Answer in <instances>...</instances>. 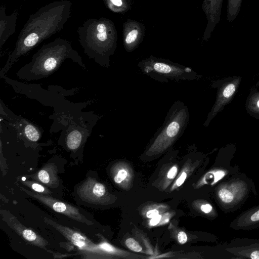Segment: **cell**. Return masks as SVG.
Returning <instances> with one entry per match:
<instances>
[{"mask_svg":"<svg viewBox=\"0 0 259 259\" xmlns=\"http://www.w3.org/2000/svg\"><path fill=\"white\" fill-rule=\"evenodd\" d=\"M69 0L55 1L31 14L20 31L15 48L1 70L2 77L21 57L42 41L62 30L71 16Z\"/></svg>","mask_w":259,"mask_h":259,"instance_id":"cell-1","label":"cell"},{"mask_svg":"<svg viewBox=\"0 0 259 259\" xmlns=\"http://www.w3.org/2000/svg\"><path fill=\"white\" fill-rule=\"evenodd\" d=\"M67 59L72 60L84 69L82 58L66 39L58 38L44 44L33 54L31 61L17 72V76L26 81L46 78L56 71Z\"/></svg>","mask_w":259,"mask_h":259,"instance_id":"cell-2","label":"cell"},{"mask_svg":"<svg viewBox=\"0 0 259 259\" xmlns=\"http://www.w3.org/2000/svg\"><path fill=\"white\" fill-rule=\"evenodd\" d=\"M79 42L89 57L100 66H109V57L115 49V35L111 22L104 18H89L77 29Z\"/></svg>","mask_w":259,"mask_h":259,"instance_id":"cell-3","label":"cell"},{"mask_svg":"<svg viewBox=\"0 0 259 259\" xmlns=\"http://www.w3.org/2000/svg\"><path fill=\"white\" fill-rule=\"evenodd\" d=\"M189 119L188 107L180 100L175 101L168 110L163 124L150 140L144 155L151 157L168 150L184 134Z\"/></svg>","mask_w":259,"mask_h":259,"instance_id":"cell-4","label":"cell"},{"mask_svg":"<svg viewBox=\"0 0 259 259\" xmlns=\"http://www.w3.org/2000/svg\"><path fill=\"white\" fill-rule=\"evenodd\" d=\"M213 193L216 203L226 214L237 211L252 195H257L252 179L240 171L218 183Z\"/></svg>","mask_w":259,"mask_h":259,"instance_id":"cell-5","label":"cell"},{"mask_svg":"<svg viewBox=\"0 0 259 259\" xmlns=\"http://www.w3.org/2000/svg\"><path fill=\"white\" fill-rule=\"evenodd\" d=\"M138 66L143 73L161 83L199 80L202 77L189 67L152 56L139 62Z\"/></svg>","mask_w":259,"mask_h":259,"instance_id":"cell-6","label":"cell"},{"mask_svg":"<svg viewBox=\"0 0 259 259\" xmlns=\"http://www.w3.org/2000/svg\"><path fill=\"white\" fill-rule=\"evenodd\" d=\"M235 147L229 146L220 151L214 165L202 177L199 185L215 187L220 182L240 171L237 165H231Z\"/></svg>","mask_w":259,"mask_h":259,"instance_id":"cell-7","label":"cell"},{"mask_svg":"<svg viewBox=\"0 0 259 259\" xmlns=\"http://www.w3.org/2000/svg\"><path fill=\"white\" fill-rule=\"evenodd\" d=\"M241 80V77L233 76L212 83V87L217 89V96L214 104L203 123L204 126L207 127L217 115L232 100Z\"/></svg>","mask_w":259,"mask_h":259,"instance_id":"cell-8","label":"cell"},{"mask_svg":"<svg viewBox=\"0 0 259 259\" xmlns=\"http://www.w3.org/2000/svg\"><path fill=\"white\" fill-rule=\"evenodd\" d=\"M21 190L28 195L38 200L40 202L48 206L55 211L88 225L93 224L91 221L85 218L79 212V209L73 205L61 201L50 196L32 192L23 188H21Z\"/></svg>","mask_w":259,"mask_h":259,"instance_id":"cell-9","label":"cell"},{"mask_svg":"<svg viewBox=\"0 0 259 259\" xmlns=\"http://www.w3.org/2000/svg\"><path fill=\"white\" fill-rule=\"evenodd\" d=\"M80 198L88 203L105 204L109 201V195L104 185L95 178L88 177L77 189Z\"/></svg>","mask_w":259,"mask_h":259,"instance_id":"cell-10","label":"cell"},{"mask_svg":"<svg viewBox=\"0 0 259 259\" xmlns=\"http://www.w3.org/2000/svg\"><path fill=\"white\" fill-rule=\"evenodd\" d=\"M0 213L2 219L24 240L34 246L48 250L46 246L49 242L37 233L23 225L9 211L2 209Z\"/></svg>","mask_w":259,"mask_h":259,"instance_id":"cell-11","label":"cell"},{"mask_svg":"<svg viewBox=\"0 0 259 259\" xmlns=\"http://www.w3.org/2000/svg\"><path fill=\"white\" fill-rule=\"evenodd\" d=\"M44 221L46 224L52 226L60 232L70 243L77 247L81 251L90 249L96 245L85 235L77 231L60 225L47 217L44 218Z\"/></svg>","mask_w":259,"mask_h":259,"instance_id":"cell-12","label":"cell"},{"mask_svg":"<svg viewBox=\"0 0 259 259\" xmlns=\"http://www.w3.org/2000/svg\"><path fill=\"white\" fill-rule=\"evenodd\" d=\"M229 227L235 230H252L259 227V205L250 208L234 219Z\"/></svg>","mask_w":259,"mask_h":259,"instance_id":"cell-13","label":"cell"},{"mask_svg":"<svg viewBox=\"0 0 259 259\" xmlns=\"http://www.w3.org/2000/svg\"><path fill=\"white\" fill-rule=\"evenodd\" d=\"M17 13L13 12L7 15L6 13V7L2 5L0 8V48L5 44L8 38L16 30Z\"/></svg>","mask_w":259,"mask_h":259,"instance_id":"cell-14","label":"cell"},{"mask_svg":"<svg viewBox=\"0 0 259 259\" xmlns=\"http://www.w3.org/2000/svg\"><path fill=\"white\" fill-rule=\"evenodd\" d=\"M29 177L51 188H56L59 185L58 168L54 163L45 164L41 169Z\"/></svg>","mask_w":259,"mask_h":259,"instance_id":"cell-15","label":"cell"},{"mask_svg":"<svg viewBox=\"0 0 259 259\" xmlns=\"http://www.w3.org/2000/svg\"><path fill=\"white\" fill-rule=\"evenodd\" d=\"M83 258H112L115 255H120L123 253L121 250L116 248L107 241H102L87 251H81Z\"/></svg>","mask_w":259,"mask_h":259,"instance_id":"cell-16","label":"cell"},{"mask_svg":"<svg viewBox=\"0 0 259 259\" xmlns=\"http://www.w3.org/2000/svg\"><path fill=\"white\" fill-rule=\"evenodd\" d=\"M226 249L230 254L236 256L234 258L259 259V243L257 242L227 247Z\"/></svg>","mask_w":259,"mask_h":259,"instance_id":"cell-17","label":"cell"},{"mask_svg":"<svg viewBox=\"0 0 259 259\" xmlns=\"http://www.w3.org/2000/svg\"><path fill=\"white\" fill-rule=\"evenodd\" d=\"M123 163H117L111 168V175L114 182L118 186L125 187L132 179V170Z\"/></svg>","mask_w":259,"mask_h":259,"instance_id":"cell-18","label":"cell"},{"mask_svg":"<svg viewBox=\"0 0 259 259\" xmlns=\"http://www.w3.org/2000/svg\"><path fill=\"white\" fill-rule=\"evenodd\" d=\"M245 108L254 118L259 119V91L252 89L246 99Z\"/></svg>","mask_w":259,"mask_h":259,"instance_id":"cell-19","label":"cell"},{"mask_svg":"<svg viewBox=\"0 0 259 259\" xmlns=\"http://www.w3.org/2000/svg\"><path fill=\"white\" fill-rule=\"evenodd\" d=\"M84 136L81 131L74 129L71 131L66 137V145L71 150L75 151L78 149L84 141Z\"/></svg>","mask_w":259,"mask_h":259,"instance_id":"cell-20","label":"cell"},{"mask_svg":"<svg viewBox=\"0 0 259 259\" xmlns=\"http://www.w3.org/2000/svg\"><path fill=\"white\" fill-rule=\"evenodd\" d=\"M24 133L26 137L32 142H37L40 138L39 131L30 123H27L24 126Z\"/></svg>","mask_w":259,"mask_h":259,"instance_id":"cell-21","label":"cell"},{"mask_svg":"<svg viewBox=\"0 0 259 259\" xmlns=\"http://www.w3.org/2000/svg\"><path fill=\"white\" fill-rule=\"evenodd\" d=\"M21 183L35 192L42 194H51L52 193V192L47 187L42 186L37 182L29 180H25L22 181Z\"/></svg>","mask_w":259,"mask_h":259,"instance_id":"cell-22","label":"cell"},{"mask_svg":"<svg viewBox=\"0 0 259 259\" xmlns=\"http://www.w3.org/2000/svg\"><path fill=\"white\" fill-rule=\"evenodd\" d=\"M126 246L131 250L135 252H141L142 248L139 243L133 238H127L125 242Z\"/></svg>","mask_w":259,"mask_h":259,"instance_id":"cell-23","label":"cell"},{"mask_svg":"<svg viewBox=\"0 0 259 259\" xmlns=\"http://www.w3.org/2000/svg\"><path fill=\"white\" fill-rule=\"evenodd\" d=\"M138 36V31L134 29L126 35L125 39V43L126 46L131 47L132 44L134 43L137 39Z\"/></svg>","mask_w":259,"mask_h":259,"instance_id":"cell-24","label":"cell"},{"mask_svg":"<svg viewBox=\"0 0 259 259\" xmlns=\"http://www.w3.org/2000/svg\"><path fill=\"white\" fill-rule=\"evenodd\" d=\"M178 172L177 166L175 165L171 167L167 172V178L172 180L175 178Z\"/></svg>","mask_w":259,"mask_h":259,"instance_id":"cell-25","label":"cell"},{"mask_svg":"<svg viewBox=\"0 0 259 259\" xmlns=\"http://www.w3.org/2000/svg\"><path fill=\"white\" fill-rule=\"evenodd\" d=\"M187 176V175L185 171L182 172L176 182V186L177 187H180L185 182Z\"/></svg>","mask_w":259,"mask_h":259,"instance_id":"cell-26","label":"cell"},{"mask_svg":"<svg viewBox=\"0 0 259 259\" xmlns=\"http://www.w3.org/2000/svg\"><path fill=\"white\" fill-rule=\"evenodd\" d=\"M178 240L180 244H183L187 241V236L184 231H180L178 234Z\"/></svg>","mask_w":259,"mask_h":259,"instance_id":"cell-27","label":"cell"},{"mask_svg":"<svg viewBox=\"0 0 259 259\" xmlns=\"http://www.w3.org/2000/svg\"><path fill=\"white\" fill-rule=\"evenodd\" d=\"M159 214V212L157 209H153L149 210L147 213L146 216L147 218L152 219L157 215H158Z\"/></svg>","mask_w":259,"mask_h":259,"instance_id":"cell-28","label":"cell"},{"mask_svg":"<svg viewBox=\"0 0 259 259\" xmlns=\"http://www.w3.org/2000/svg\"><path fill=\"white\" fill-rule=\"evenodd\" d=\"M161 219V216L160 214L153 218L150 221V224L151 226H155L158 224Z\"/></svg>","mask_w":259,"mask_h":259,"instance_id":"cell-29","label":"cell"},{"mask_svg":"<svg viewBox=\"0 0 259 259\" xmlns=\"http://www.w3.org/2000/svg\"><path fill=\"white\" fill-rule=\"evenodd\" d=\"M110 3L114 6L119 7L121 6L122 3L121 0H109Z\"/></svg>","mask_w":259,"mask_h":259,"instance_id":"cell-30","label":"cell"},{"mask_svg":"<svg viewBox=\"0 0 259 259\" xmlns=\"http://www.w3.org/2000/svg\"><path fill=\"white\" fill-rule=\"evenodd\" d=\"M255 87H259V80L256 83Z\"/></svg>","mask_w":259,"mask_h":259,"instance_id":"cell-31","label":"cell"}]
</instances>
